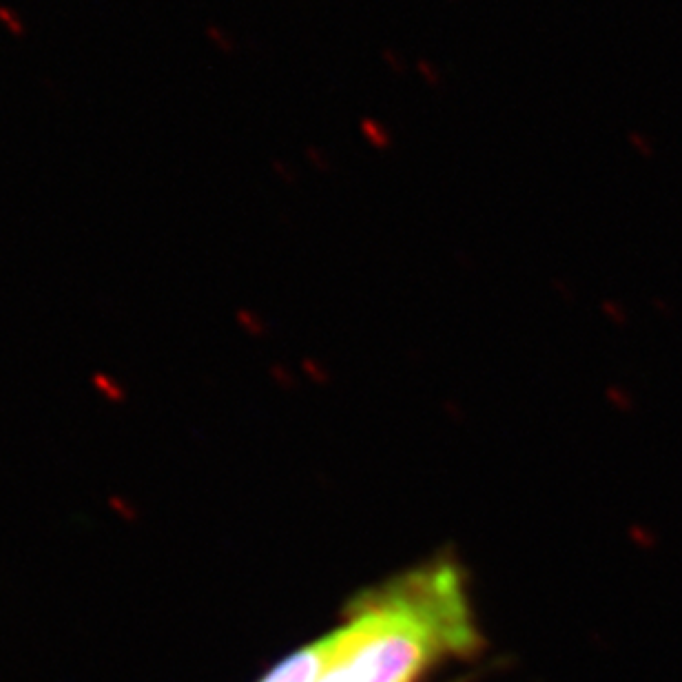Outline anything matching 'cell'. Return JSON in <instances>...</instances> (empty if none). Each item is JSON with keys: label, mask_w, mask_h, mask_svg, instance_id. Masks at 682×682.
<instances>
[{"label": "cell", "mask_w": 682, "mask_h": 682, "mask_svg": "<svg viewBox=\"0 0 682 682\" xmlns=\"http://www.w3.org/2000/svg\"><path fill=\"white\" fill-rule=\"evenodd\" d=\"M381 58H383V62H386L388 69L394 73V76H403V73H406V65H403V58H401L394 49H383Z\"/></svg>", "instance_id": "8992f818"}, {"label": "cell", "mask_w": 682, "mask_h": 682, "mask_svg": "<svg viewBox=\"0 0 682 682\" xmlns=\"http://www.w3.org/2000/svg\"><path fill=\"white\" fill-rule=\"evenodd\" d=\"M359 133L372 148H379V151H388V148L392 146V142H394L392 131L388 129V126L377 118H370V115L361 118Z\"/></svg>", "instance_id": "3957f363"}, {"label": "cell", "mask_w": 682, "mask_h": 682, "mask_svg": "<svg viewBox=\"0 0 682 682\" xmlns=\"http://www.w3.org/2000/svg\"><path fill=\"white\" fill-rule=\"evenodd\" d=\"M324 641L315 682H412L434 663L470 654L478 636L463 574L434 561L357 596Z\"/></svg>", "instance_id": "6da1fadb"}, {"label": "cell", "mask_w": 682, "mask_h": 682, "mask_svg": "<svg viewBox=\"0 0 682 682\" xmlns=\"http://www.w3.org/2000/svg\"><path fill=\"white\" fill-rule=\"evenodd\" d=\"M326 641H319L297 649L295 654L284 658L280 665H275L260 682H315L324 665Z\"/></svg>", "instance_id": "7a4b0ae2"}, {"label": "cell", "mask_w": 682, "mask_h": 682, "mask_svg": "<svg viewBox=\"0 0 682 682\" xmlns=\"http://www.w3.org/2000/svg\"><path fill=\"white\" fill-rule=\"evenodd\" d=\"M627 140H630L632 148H636L638 153L645 155V157H652L654 155V142H652V137L641 133V131H630L627 133Z\"/></svg>", "instance_id": "277c9868"}, {"label": "cell", "mask_w": 682, "mask_h": 682, "mask_svg": "<svg viewBox=\"0 0 682 682\" xmlns=\"http://www.w3.org/2000/svg\"><path fill=\"white\" fill-rule=\"evenodd\" d=\"M417 71H419V76L425 80V84H430V87H441V82H443V80H441V71L436 69L430 60L421 58V60L417 62Z\"/></svg>", "instance_id": "5b68a950"}]
</instances>
